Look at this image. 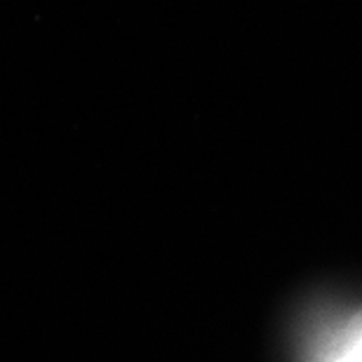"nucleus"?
<instances>
[{"mask_svg": "<svg viewBox=\"0 0 362 362\" xmlns=\"http://www.w3.org/2000/svg\"><path fill=\"white\" fill-rule=\"evenodd\" d=\"M339 362H362V341L358 346H353L349 356H346L344 360H339Z\"/></svg>", "mask_w": 362, "mask_h": 362, "instance_id": "1", "label": "nucleus"}]
</instances>
